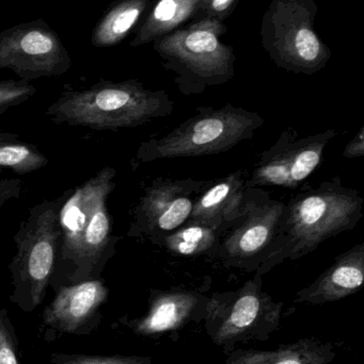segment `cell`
Instances as JSON below:
<instances>
[{
  "label": "cell",
  "mask_w": 364,
  "mask_h": 364,
  "mask_svg": "<svg viewBox=\"0 0 364 364\" xmlns=\"http://www.w3.org/2000/svg\"><path fill=\"white\" fill-rule=\"evenodd\" d=\"M117 172L105 166L75 188L66 191L60 210L61 241L49 287L57 291L90 280L102 279L121 237L113 235L108 198Z\"/></svg>",
  "instance_id": "6da1fadb"
},
{
  "label": "cell",
  "mask_w": 364,
  "mask_h": 364,
  "mask_svg": "<svg viewBox=\"0 0 364 364\" xmlns=\"http://www.w3.org/2000/svg\"><path fill=\"white\" fill-rule=\"evenodd\" d=\"M363 197L333 177L293 197L286 205L273 255L256 274L263 276L284 260H298L321 244L353 230L363 216Z\"/></svg>",
  "instance_id": "7a4b0ae2"
},
{
  "label": "cell",
  "mask_w": 364,
  "mask_h": 364,
  "mask_svg": "<svg viewBox=\"0 0 364 364\" xmlns=\"http://www.w3.org/2000/svg\"><path fill=\"white\" fill-rule=\"evenodd\" d=\"M173 109L175 102L166 91H152L136 79H102L89 87L66 90L45 114L55 124L117 132L169 117Z\"/></svg>",
  "instance_id": "3957f363"
},
{
  "label": "cell",
  "mask_w": 364,
  "mask_h": 364,
  "mask_svg": "<svg viewBox=\"0 0 364 364\" xmlns=\"http://www.w3.org/2000/svg\"><path fill=\"white\" fill-rule=\"evenodd\" d=\"M228 27L215 19H196L153 42V49L183 95H199L235 76L234 48L224 44Z\"/></svg>",
  "instance_id": "277c9868"
},
{
  "label": "cell",
  "mask_w": 364,
  "mask_h": 364,
  "mask_svg": "<svg viewBox=\"0 0 364 364\" xmlns=\"http://www.w3.org/2000/svg\"><path fill=\"white\" fill-rule=\"evenodd\" d=\"M264 125L259 113L231 104L222 108L199 107L197 114L165 136H152L139 145L132 166L173 158L202 157L230 151L254 138Z\"/></svg>",
  "instance_id": "5b68a950"
},
{
  "label": "cell",
  "mask_w": 364,
  "mask_h": 364,
  "mask_svg": "<svg viewBox=\"0 0 364 364\" xmlns=\"http://www.w3.org/2000/svg\"><path fill=\"white\" fill-rule=\"evenodd\" d=\"M66 192L30 208L14 235L16 252L9 264L12 277L11 303L26 314L44 301L61 241L60 210Z\"/></svg>",
  "instance_id": "8992f818"
},
{
  "label": "cell",
  "mask_w": 364,
  "mask_h": 364,
  "mask_svg": "<svg viewBox=\"0 0 364 364\" xmlns=\"http://www.w3.org/2000/svg\"><path fill=\"white\" fill-rule=\"evenodd\" d=\"M316 0H271L261 21V44L276 65L308 76L321 72L331 50L316 30Z\"/></svg>",
  "instance_id": "52a82bcc"
},
{
  "label": "cell",
  "mask_w": 364,
  "mask_h": 364,
  "mask_svg": "<svg viewBox=\"0 0 364 364\" xmlns=\"http://www.w3.org/2000/svg\"><path fill=\"white\" fill-rule=\"evenodd\" d=\"M286 203L261 188H246L243 213L220 239L213 257L227 267L256 271L273 255Z\"/></svg>",
  "instance_id": "ba28073f"
},
{
  "label": "cell",
  "mask_w": 364,
  "mask_h": 364,
  "mask_svg": "<svg viewBox=\"0 0 364 364\" xmlns=\"http://www.w3.org/2000/svg\"><path fill=\"white\" fill-rule=\"evenodd\" d=\"M72 59L61 38L42 19L0 32V70H12L23 80L66 74Z\"/></svg>",
  "instance_id": "9c48e42d"
},
{
  "label": "cell",
  "mask_w": 364,
  "mask_h": 364,
  "mask_svg": "<svg viewBox=\"0 0 364 364\" xmlns=\"http://www.w3.org/2000/svg\"><path fill=\"white\" fill-rule=\"evenodd\" d=\"M207 182L192 178L152 181L132 209L128 237L158 245L189 220L194 203Z\"/></svg>",
  "instance_id": "30bf717a"
},
{
  "label": "cell",
  "mask_w": 364,
  "mask_h": 364,
  "mask_svg": "<svg viewBox=\"0 0 364 364\" xmlns=\"http://www.w3.org/2000/svg\"><path fill=\"white\" fill-rule=\"evenodd\" d=\"M337 132L325 130L299 138L294 129L282 132L277 142L263 151L254 172L246 179V188L281 186L295 190L316 172L325 149Z\"/></svg>",
  "instance_id": "8fae6325"
},
{
  "label": "cell",
  "mask_w": 364,
  "mask_h": 364,
  "mask_svg": "<svg viewBox=\"0 0 364 364\" xmlns=\"http://www.w3.org/2000/svg\"><path fill=\"white\" fill-rule=\"evenodd\" d=\"M108 295L103 279L61 287L43 311L42 324L53 333L89 335L102 322V308Z\"/></svg>",
  "instance_id": "7c38bea8"
},
{
  "label": "cell",
  "mask_w": 364,
  "mask_h": 364,
  "mask_svg": "<svg viewBox=\"0 0 364 364\" xmlns=\"http://www.w3.org/2000/svg\"><path fill=\"white\" fill-rule=\"evenodd\" d=\"M246 179V173L239 170L224 178L207 182L188 220L211 227L222 237L243 213Z\"/></svg>",
  "instance_id": "4fadbf2b"
},
{
  "label": "cell",
  "mask_w": 364,
  "mask_h": 364,
  "mask_svg": "<svg viewBox=\"0 0 364 364\" xmlns=\"http://www.w3.org/2000/svg\"><path fill=\"white\" fill-rule=\"evenodd\" d=\"M364 282V243L336 258L335 263L311 286L298 293V301L325 303L357 292Z\"/></svg>",
  "instance_id": "5bb4252c"
},
{
  "label": "cell",
  "mask_w": 364,
  "mask_h": 364,
  "mask_svg": "<svg viewBox=\"0 0 364 364\" xmlns=\"http://www.w3.org/2000/svg\"><path fill=\"white\" fill-rule=\"evenodd\" d=\"M207 0H153L130 46L137 47L153 43L194 21Z\"/></svg>",
  "instance_id": "9a60e30c"
},
{
  "label": "cell",
  "mask_w": 364,
  "mask_h": 364,
  "mask_svg": "<svg viewBox=\"0 0 364 364\" xmlns=\"http://www.w3.org/2000/svg\"><path fill=\"white\" fill-rule=\"evenodd\" d=\"M153 0H117L106 11L92 31L91 43L96 47L120 44L142 21Z\"/></svg>",
  "instance_id": "2e32d148"
},
{
  "label": "cell",
  "mask_w": 364,
  "mask_h": 364,
  "mask_svg": "<svg viewBox=\"0 0 364 364\" xmlns=\"http://www.w3.org/2000/svg\"><path fill=\"white\" fill-rule=\"evenodd\" d=\"M222 235L211 227L187 220L183 226L165 237L158 246L180 257H213Z\"/></svg>",
  "instance_id": "e0dca14e"
},
{
  "label": "cell",
  "mask_w": 364,
  "mask_h": 364,
  "mask_svg": "<svg viewBox=\"0 0 364 364\" xmlns=\"http://www.w3.org/2000/svg\"><path fill=\"white\" fill-rule=\"evenodd\" d=\"M48 158L36 145L25 142L19 134L0 129V168L27 175L45 168Z\"/></svg>",
  "instance_id": "ac0fdd59"
},
{
  "label": "cell",
  "mask_w": 364,
  "mask_h": 364,
  "mask_svg": "<svg viewBox=\"0 0 364 364\" xmlns=\"http://www.w3.org/2000/svg\"><path fill=\"white\" fill-rule=\"evenodd\" d=\"M188 294L160 295L154 304L153 309L145 320L135 323L138 333H157L170 328L179 318L180 310L192 301Z\"/></svg>",
  "instance_id": "d6986e66"
},
{
  "label": "cell",
  "mask_w": 364,
  "mask_h": 364,
  "mask_svg": "<svg viewBox=\"0 0 364 364\" xmlns=\"http://www.w3.org/2000/svg\"><path fill=\"white\" fill-rule=\"evenodd\" d=\"M313 353H306L305 348H288L274 353L246 354L235 364H313Z\"/></svg>",
  "instance_id": "ffe728a7"
},
{
  "label": "cell",
  "mask_w": 364,
  "mask_h": 364,
  "mask_svg": "<svg viewBox=\"0 0 364 364\" xmlns=\"http://www.w3.org/2000/svg\"><path fill=\"white\" fill-rule=\"evenodd\" d=\"M36 89L27 80H0V115L29 100Z\"/></svg>",
  "instance_id": "44dd1931"
},
{
  "label": "cell",
  "mask_w": 364,
  "mask_h": 364,
  "mask_svg": "<svg viewBox=\"0 0 364 364\" xmlns=\"http://www.w3.org/2000/svg\"><path fill=\"white\" fill-rule=\"evenodd\" d=\"M0 364H21L19 340L8 311L0 307Z\"/></svg>",
  "instance_id": "7402d4cb"
},
{
  "label": "cell",
  "mask_w": 364,
  "mask_h": 364,
  "mask_svg": "<svg viewBox=\"0 0 364 364\" xmlns=\"http://www.w3.org/2000/svg\"><path fill=\"white\" fill-rule=\"evenodd\" d=\"M49 364H147V361L141 357L98 356L55 353L51 355Z\"/></svg>",
  "instance_id": "603a6c76"
},
{
  "label": "cell",
  "mask_w": 364,
  "mask_h": 364,
  "mask_svg": "<svg viewBox=\"0 0 364 364\" xmlns=\"http://www.w3.org/2000/svg\"><path fill=\"white\" fill-rule=\"evenodd\" d=\"M239 2V0H207L196 19H215L224 23L234 12Z\"/></svg>",
  "instance_id": "cb8c5ba5"
},
{
  "label": "cell",
  "mask_w": 364,
  "mask_h": 364,
  "mask_svg": "<svg viewBox=\"0 0 364 364\" xmlns=\"http://www.w3.org/2000/svg\"><path fill=\"white\" fill-rule=\"evenodd\" d=\"M23 181L17 178H6L0 181V209L9 201L19 198L21 193Z\"/></svg>",
  "instance_id": "d4e9b609"
},
{
  "label": "cell",
  "mask_w": 364,
  "mask_h": 364,
  "mask_svg": "<svg viewBox=\"0 0 364 364\" xmlns=\"http://www.w3.org/2000/svg\"><path fill=\"white\" fill-rule=\"evenodd\" d=\"M364 156V127L359 129L358 134L346 145L343 151V157L348 159L360 158Z\"/></svg>",
  "instance_id": "484cf974"
}]
</instances>
